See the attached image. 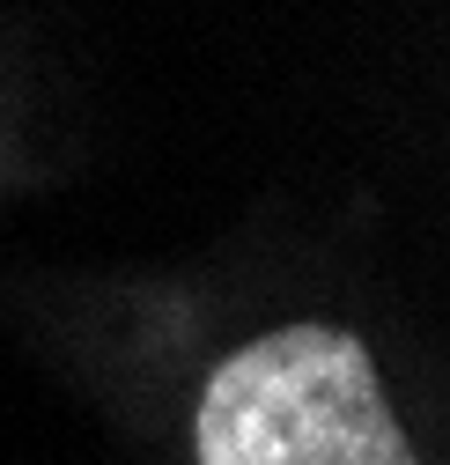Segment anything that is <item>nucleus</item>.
I'll list each match as a JSON object with an SVG mask.
<instances>
[{
	"label": "nucleus",
	"mask_w": 450,
	"mask_h": 465,
	"mask_svg": "<svg viewBox=\"0 0 450 465\" xmlns=\"http://www.w3.org/2000/svg\"><path fill=\"white\" fill-rule=\"evenodd\" d=\"M200 465H414L369 347L340 325H280L207 377Z\"/></svg>",
	"instance_id": "f257e3e1"
}]
</instances>
